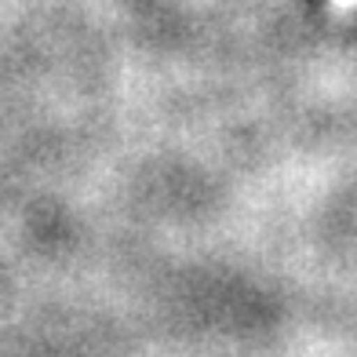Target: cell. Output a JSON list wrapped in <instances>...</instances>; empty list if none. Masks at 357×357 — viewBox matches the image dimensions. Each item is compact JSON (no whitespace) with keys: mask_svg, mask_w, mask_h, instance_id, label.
I'll return each instance as SVG.
<instances>
[{"mask_svg":"<svg viewBox=\"0 0 357 357\" xmlns=\"http://www.w3.org/2000/svg\"><path fill=\"white\" fill-rule=\"evenodd\" d=\"M335 8H343V11H357V0H332Z\"/></svg>","mask_w":357,"mask_h":357,"instance_id":"obj_1","label":"cell"}]
</instances>
